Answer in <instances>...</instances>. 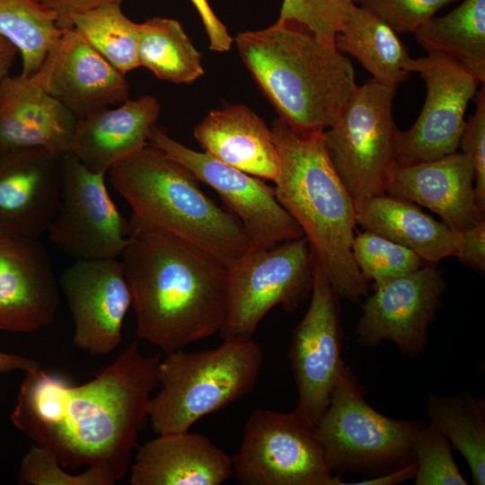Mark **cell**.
<instances>
[{"mask_svg":"<svg viewBox=\"0 0 485 485\" xmlns=\"http://www.w3.org/2000/svg\"><path fill=\"white\" fill-rule=\"evenodd\" d=\"M161 357L143 355L134 340L81 385L40 366L25 372L10 419L63 467H98L119 481L149 420Z\"/></svg>","mask_w":485,"mask_h":485,"instance_id":"1","label":"cell"},{"mask_svg":"<svg viewBox=\"0 0 485 485\" xmlns=\"http://www.w3.org/2000/svg\"><path fill=\"white\" fill-rule=\"evenodd\" d=\"M120 261L137 339L163 353L219 334L228 305V269L207 252L130 217Z\"/></svg>","mask_w":485,"mask_h":485,"instance_id":"2","label":"cell"},{"mask_svg":"<svg viewBox=\"0 0 485 485\" xmlns=\"http://www.w3.org/2000/svg\"><path fill=\"white\" fill-rule=\"evenodd\" d=\"M278 156L275 194L304 236L340 298L354 304L369 293L352 256L356 204L327 154L322 129L301 130L276 119Z\"/></svg>","mask_w":485,"mask_h":485,"instance_id":"3","label":"cell"},{"mask_svg":"<svg viewBox=\"0 0 485 485\" xmlns=\"http://www.w3.org/2000/svg\"><path fill=\"white\" fill-rule=\"evenodd\" d=\"M239 55L278 118L301 130H325L357 88L348 57L307 27L278 19L234 38Z\"/></svg>","mask_w":485,"mask_h":485,"instance_id":"4","label":"cell"},{"mask_svg":"<svg viewBox=\"0 0 485 485\" xmlns=\"http://www.w3.org/2000/svg\"><path fill=\"white\" fill-rule=\"evenodd\" d=\"M132 218L212 255L227 269L250 249L239 219L206 196L185 166L147 145L109 170Z\"/></svg>","mask_w":485,"mask_h":485,"instance_id":"5","label":"cell"},{"mask_svg":"<svg viewBox=\"0 0 485 485\" xmlns=\"http://www.w3.org/2000/svg\"><path fill=\"white\" fill-rule=\"evenodd\" d=\"M215 348L165 353L158 365V387L149 402L156 435L189 431L203 417L251 392L263 351L251 338L226 337Z\"/></svg>","mask_w":485,"mask_h":485,"instance_id":"6","label":"cell"},{"mask_svg":"<svg viewBox=\"0 0 485 485\" xmlns=\"http://www.w3.org/2000/svg\"><path fill=\"white\" fill-rule=\"evenodd\" d=\"M366 388L345 364L331 402L314 427L332 472L379 476L414 461L420 419L383 415L366 401Z\"/></svg>","mask_w":485,"mask_h":485,"instance_id":"7","label":"cell"},{"mask_svg":"<svg viewBox=\"0 0 485 485\" xmlns=\"http://www.w3.org/2000/svg\"><path fill=\"white\" fill-rule=\"evenodd\" d=\"M396 89L368 79L357 86L337 121L323 131L329 158L356 205L384 193L395 166Z\"/></svg>","mask_w":485,"mask_h":485,"instance_id":"8","label":"cell"},{"mask_svg":"<svg viewBox=\"0 0 485 485\" xmlns=\"http://www.w3.org/2000/svg\"><path fill=\"white\" fill-rule=\"evenodd\" d=\"M316 260L304 236L249 250L228 268V305L219 335L251 338L277 305L295 310L311 295Z\"/></svg>","mask_w":485,"mask_h":485,"instance_id":"9","label":"cell"},{"mask_svg":"<svg viewBox=\"0 0 485 485\" xmlns=\"http://www.w3.org/2000/svg\"><path fill=\"white\" fill-rule=\"evenodd\" d=\"M233 474L242 485H342L314 428L294 410L256 409L247 419Z\"/></svg>","mask_w":485,"mask_h":485,"instance_id":"10","label":"cell"},{"mask_svg":"<svg viewBox=\"0 0 485 485\" xmlns=\"http://www.w3.org/2000/svg\"><path fill=\"white\" fill-rule=\"evenodd\" d=\"M148 145L185 166L211 187L242 225L250 249L265 250L304 236L297 223L278 202L274 187L230 166L207 152L194 151L154 125Z\"/></svg>","mask_w":485,"mask_h":485,"instance_id":"11","label":"cell"},{"mask_svg":"<svg viewBox=\"0 0 485 485\" xmlns=\"http://www.w3.org/2000/svg\"><path fill=\"white\" fill-rule=\"evenodd\" d=\"M341 348L340 297L316 260L310 304L293 331L288 350L297 391L294 411L313 428L328 408L345 366Z\"/></svg>","mask_w":485,"mask_h":485,"instance_id":"12","label":"cell"},{"mask_svg":"<svg viewBox=\"0 0 485 485\" xmlns=\"http://www.w3.org/2000/svg\"><path fill=\"white\" fill-rule=\"evenodd\" d=\"M105 173L89 171L70 151L63 154L60 202L48 234L75 260L118 259L129 224L110 197Z\"/></svg>","mask_w":485,"mask_h":485,"instance_id":"13","label":"cell"},{"mask_svg":"<svg viewBox=\"0 0 485 485\" xmlns=\"http://www.w3.org/2000/svg\"><path fill=\"white\" fill-rule=\"evenodd\" d=\"M355 331L357 343L374 348L393 342L410 359L428 346V329L442 304L446 282L436 265L370 284Z\"/></svg>","mask_w":485,"mask_h":485,"instance_id":"14","label":"cell"},{"mask_svg":"<svg viewBox=\"0 0 485 485\" xmlns=\"http://www.w3.org/2000/svg\"><path fill=\"white\" fill-rule=\"evenodd\" d=\"M407 70L420 75L427 96L412 127L397 132L395 166L428 162L456 152L466 109L481 84L462 66L435 55L410 58Z\"/></svg>","mask_w":485,"mask_h":485,"instance_id":"15","label":"cell"},{"mask_svg":"<svg viewBox=\"0 0 485 485\" xmlns=\"http://www.w3.org/2000/svg\"><path fill=\"white\" fill-rule=\"evenodd\" d=\"M59 283L73 319L75 346L94 357L119 347L131 305L121 261L75 260L64 270Z\"/></svg>","mask_w":485,"mask_h":485,"instance_id":"16","label":"cell"},{"mask_svg":"<svg viewBox=\"0 0 485 485\" xmlns=\"http://www.w3.org/2000/svg\"><path fill=\"white\" fill-rule=\"evenodd\" d=\"M30 79L79 119L128 100L125 75L74 28L66 29Z\"/></svg>","mask_w":485,"mask_h":485,"instance_id":"17","label":"cell"},{"mask_svg":"<svg viewBox=\"0 0 485 485\" xmlns=\"http://www.w3.org/2000/svg\"><path fill=\"white\" fill-rule=\"evenodd\" d=\"M63 154L45 148L0 149V233L39 239L61 196Z\"/></svg>","mask_w":485,"mask_h":485,"instance_id":"18","label":"cell"},{"mask_svg":"<svg viewBox=\"0 0 485 485\" xmlns=\"http://www.w3.org/2000/svg\"><path fill=\"white\" fill-rule=\"evenodd\" d=\"M58 283L39 239L0 233V330L31 333L50 324Z\"/></svg>","mask_w":485,"mask_h":485,"instance_id":"19","label":"cell"},{"mask_svg":"<svg viewBox=\"0 0 485 485\" xmlns=\"http://www.w3.org/2000/svg\"><path fill=\"white\" fill-rule=\"evenodd\" d=\"M385 192L428 208L458 233L485 219V212L476 201L474 167L462 152L420 163L395 166Z\"/></svg>","mask_w":485,"mask_h":485,"instance_id":"20","label":"cell"},{"mask_svg":"<svg viewBox=\"0 0 485 485\" xmlns=\"http://www.w3.org/2000/svg\"><path fill=\"white\" fill-rule=\"evenodd\" d=\"M79 119L22 75L0 83V149L71 151Z\"/></svg>","mask_w":485,"mask_h":485,"instance_id":"21","label":"cell"},{"mask_svg":"<svg viewBox=\"0 0 485 485\" xmlns=\"http://www.w3.org/2000/svg\"><path fill=\"white\" fill-rule=\"evenodd\" d=\"M128 472L130 485H220L233 475V460L208 437L189 430L145 443Z\"/></svg>","mask_w":485,"mask_h":485,"instance_id":"22","label":"cell"},{"mask_svg":"<svg viewBox=\"0 0 485 485\" xmlns=\"http://www.w3.org/2000/svg\"><path fill=\"white\" fill-rule=\"evenodd\" d=\"M159 113V102L151 95L92 113L79 119L71 152L89 171L106 173L148 145Z\"/></svg>","mask_w":485,"mask_h":485,"instance_id":"23","label":"cell"},{"mask_svg":"<svg viewBox=\"0 0 485 485\" xmlns=\"http://www.w3.org/2000/svg\"><path fill=\"white\" fill-rule=\"evenodd\" d=\"M204 152L252 176L276 181L278 156L271 129L245 105L210 111L196 126Z\"/></svg>","mask_w":485,"mask_h":485,"instance_id":"24","label":"cell"},{"mask_svg":"<svg viewBox=\"0 0 485 485\" xmlns=\"http://www.w3.org/2000/svg\"><path fill=\"white\" fill-rule=\"evenodd\" d=\"M357 224L419 255L427 264L455 257L460 233L425 214L415 203L386 192L356 205Z\"/></svg>","mask_w":485,"mask_h":485,"instance_id":"25","label":"cell"},{"mask_svg":"<svg viewBox=\"0 0 485 485\" xmlns=\"http://www.w3.org/2000/svg\"><path fill=\"white\" fill-rule=\"evenodd\" d=\"M334 44L384 84L397 88L410 77L407 65L411 57L404 43L389 25L362 6L353 5Z\"/></svg>","mask_w":485,"mask_h":485,"instance_id":"26","label":"cell"},{"mask_svg":"<svg viewBox=\"0 0 485 485\" xmlns=\"http://www.w3.org/2000/svg\"><path fill=\"white\" fill-rule=\"evenodd\" d=\"M428 53L446 58L485 82V0H463L447 14L432 17L415 31Z\"/></svg>","mask_w":485,"mask_h":485,"instance_id":"27","label":"cell"},{"mask_svg":"<svg viewBox=\"0 0 485 485\" xmlns=\"http://www.w3.org/2000/svg\"><path fill=\"white\" fill-rule=\"evenodd\" d=\"M429 421L463 455L475 485L485 484V401L470 392L455 395L429 394Z\"/></svg>","mask_w":485,"mask_h":485,"instance_id":"28","label":"cell"},{"mask_svg":"<svg viewBox=\"0 0 485 485\" xmlns=\"http://www.w3.org/2000/svg\"><path fill=\"white\" fill-rule=\"evenodd\" d=\"M138 60L140 66L174 84H190L204 75L201 54L174 19L154 17L138 23Z\"/></svg>","mask_w":485,"mask_h":485,"instance_id":"29","label":"cell"},{"mask_svg":"<svg viewBox=\"0 0 485 485\" xmlns=\"http://www.w3.org/2000/svg\"><path fill=\"white\" fill-rule=\"evenodd\" d=\"M65 30L40 0H0V35L21 54L24 76L38 71Z\"/></svg>","mask_w":485,"mask_h":485,"instance_id":"30","label":"cell"},{"mask_svg":"<svg viewBox=\"0 0 485 485\" xmlns=\"http://www.w3.org/2000/svg\"><path fill=\"white\" fill-rule=\"evenodd\" d=\"M71 23L122 75L140 66L138 23L122 13L120 4H105L79 13L72 18Z\"/></svg>","mask_w":485,"mask_h":485,"instance_id":"31","label":"cell"},{"mask_svg":"<svg viewBox=\"0 0 485 485\" xmlns=\"http://www.w3.org/2000/svg\"><path fill=\"white\" fill-rule=\"evenodd\" d=\"M351 251L357 267L369 283L403 275L427 264L408 248L367 230L355 234Z\"/></svg>","mask_w":485,"mask_h":485,"instance_id":"32","label":"cell"},{"mask_svg":"<svg viewBox=\"0 0 485 485\" xmlns=\"http://www.w3.org/2000/svg\"><path fill=\"white\" fill-rule=\"evenodd\" d=\"M415 485H467L446 436L431 422L419 430L414 443Z\"/></svg>","mask_w":485,"mask_h":485,"instance_id":"33","label":"cell"},{"mask_svg":"<svg viewBox=\"0 0 485 485\" xmlns=\"http://www.w3.org/2000/svg\"><path fill=\"white\" fill-rule=\"evenodd\" d=\"M61 465L55 454L33 444L22 456L17 481L22 485H113L116 480L98 467H87L72 474Z\"/></svg>","mask_w":485,"mask_h":485,"instance_id":"34","label":"cell"},{"mask_svg":"<svg viewBox=\"0 0 485 485\" xmlns=\"http://www.w3.org/2000/svg\"><path fill=\"white\" fill-rule=\"evenodd\" d=\"M354 4L352 0H283L278 18L298 22L334 43Z\"/></svg>","mask_w":485,"mask_h":485,"instance_id":"35","label":"cell"},{"mask_svg":"<svg viewBox=\"0 0 485 485\" xmlns=\"http://www.w3.org/2000/svg\"><path fill=\"white\" fill-rule=\"evenodd\" d=\"M458 0H361L367 9L397 34L415 33L441 8Z\"/></svg>","mask_w":485,"mask_h":485,"instance_id":"36","label":"cell"},{"mask_svg":"<svg viewBox=\"0 0 485 485\" xmlns=\"http://www.w3.org/2000/svg\"><path fill=\"white\" fill-rule=\"evenodd\" d=\"M475 112L465 122L459 147L467 155L475 170V196L485 212V87L475 94Z\"/></svg>","mask_w":485,"mask_h":485,"instance_id":"37","label":"cell"},{"mask_svg":"<svg viewBox=\"0 0 485 485\" xmlns=\"http://www.w3.org/2000/svg\"><path fill=\"white\" fill-rule=\"evenodd\" d=\"M455 257L463 264L480 272L485 270V219L460 233Z\"/></svg>","mask_w":485,"mask_h":485,"instance_id":"38","label":"cell"},{"mask_svg":"<svg viewBox=\"0 0 485 485\" xmlns=\"http://www.w3.org/2000/svg\"><path fill=\"white\" fill-rule=\"evenodd\" d=\"M57 16L62 29L72 28V18L105 4H121L122 0H40Z\"/></svg>","mask_w":485,"mask_h":485,"instance_id":"39","label":"cell"},{"mask_svg":"<svg viewBox=\"0 0 485 485\" xmlns=\"http://www.w3.org/2000/svg\"><path fill=\"white\" fill-rule=\"evenodd\" d=\"M198 12L206 28L210 49L223 52L230 49L233 39L225 25L217 19L207 0H190Z\"/></svg>","mask_w":485,"mask_h":485,"instance_id":"40","label":"cell"},{"mask_svg":"<svg viewBox=\"0 0 485 485\" xmlns=\"http://www.w3.org/2000/svg\"><path fill=\"white\" fill-rule=\"evenodd\" d=\"M416 463L413 461L410 464L392 472L379 476L366 478L357 482H343L342 485H396L413 480L416 475Z\"/></svg>","mask_w":485,"mask_h":485,"instance_id":"41","label":"cell"},{"mask_svg":"<svg viewBox=\"0 0 485 485\" xmlns=\"http://www.w3.org/2000/svg\"><path fill=\"white\" fill-rule=\"evenodd\" d=\"M38 367L40 365L32 358L0 351V375L15 370L28 372Z\"/></svg>","mask_w":485,"mask_h":485,"instance_id":"42","label":"cell"},{"mask_svg":"<svg viewBox=\"0 0 485 485\" xmlns=\"http://www.w3.org/2000/svg\"><path fill=\"white\" fill-rule=\"evenodd\" d=\"M18 50L0 35V83L9 75V71Z\"/></svg>","mask_w":485,"mask_h":485,"instance_id":"43","label":"cell"},{"mask_svg":"<svg viewBox=\"0 0 485 485\" xmlns=\"http://www.w3.org/2000/svg\"><path fill=\"white\" fill-rule=\"evenodd\" d=\"M355 4L357 2H361V0H352Z\"/></svg>","mask_w":485,"mask_h":485,"instance_id":"44","label":"cell"}]
</instances>
